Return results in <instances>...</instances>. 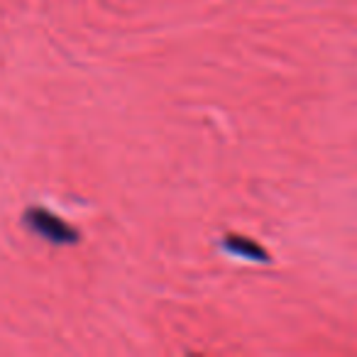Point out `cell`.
I'll use <instances>...</instances> for the list:
<instances>
[{
    "mask_svg": "<svg viewBox=\"0 0 357 357\" xmlns=\"http://www.w3.org/2000/svg\"><path fill=\"white\" fill-rule=\"evenodd\" d=\"M225 248L233 255H240V257L255 259V262H269V255L264 248H259L255 240L250 238H240V235H228L225 238Z\"/></svg>",
    "mask_w": 357,
    "mask_h": 357,
    "instance_id": "2",
    "label": "cell"
},
{
    "mask_svg": "<svg viewBox=\"0 0 357 357\" xmlns=\"http://www.w3.org/2000/svg\"><path fill=\"white\" fill-rule=\"evenodd\" d=\"M25 225L30 230H35L37 235L47 238L50 243L56 245H74L79 240V233L71 228L69 223L59 218V215L50 213L45 208H30L25 213Z\"/></svg>",
    "mask_w": 357,
    "mask_h": 357,
    "instance_id": "1",
    "label": "cell"
}]
</instances>
